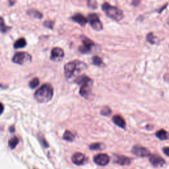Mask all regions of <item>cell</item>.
<instances>
[{
    "mask_svg": "<svg viewBox=\"0 0 169 169\" xmlns=\"http://www.w3.org/2000/svg\"><path fill=\"white\" fill-rule=\"evenodd\" d=\"M87 68L84 62L79 60H73L64 65V75L67 79H71L77 73L81 72Z\"/></svg>",
    "mask_w": 169,
    "mask_h": 169,
    "instance_id": "1",
    "label": "cell"
},
{
    "mask_svg": "<svg viewBox=\"0 0 169 169\" xmlns=\"http://www.w3.org/2000/svg\"><path fill=\"white\" fill-rule=\"evenodd\" d=\"M53 95V90L52 85L45 83L35 92V99L40 103H46L52 100Z\"/></svg>",
    "mask_w": 169,
    "mask_h": 169,
    "instance_id": "2",
    "label": "cell"
},
{
    "mask_svg": "<svg viewBox=\"0 0 169 169\" xmlns=\"http://www.w3.org/2000/svg\"><path fill=\"white\" fill-rule=\"evenodd\" d=\"M102 9L108 17L113 19V20L120 21L124 18L122 11L119 9L118 7L111 5L108 2H104L102 4Z\"/></svg>",
    "mask_w": 169,
    "mask_h": 169,
    "instance_id": "3",
    "label": "cell"
},
{
    "mask_svg": "<svg viewBox=\"0 0 169 169\" xmlns=\"http://www.w3.org/2000/svg\"><path fill=\"white\" fill-rule=\"evenodd\" d=\"M32 61V56L29 53L21 52H17L13 57V61L19 65L30 63Z\"/></svg>",
    "mask_w": 169,
    "mask_h": 169,
    "instance_id": "4",
    "label": "cell"
},
{
    "mask_svg": "<svg viewBox=\"0 0 169 169\" xmlns=\"http://www.w3.org/2000/svg\"><path fill=\"white\" fill-rule=\"evenodd\" d=\"M87 20L91 25L92 28L95 31H100L103 29V25L97 14L94 13L89 14Z\"/></svg>",
    "mask_w": 169,
    "mask_h": 169,
    "instance_id": "5",
    "label": "cell"
},
{
    "mask_svg": "<svg viewBox=\"0 0 169 169\" xmlns=\"http://www.w3.org/2000/svg\"><path fill=\"white\" fill-rule=\"evenodd\" d=\"M82 42L83 45L79 48V52L81 53H87L91 52L92 48L95 44L93 40H91L90 38L86 37V36H83Z\"/></svg>",
    "mask_w": 169,
    "mask_h": 169,
    "instance_id": "6",
    "label": "cell"
},
{
    "mask_svg": "<svg viewBox=\"0 0 169 169\" xmlns=\"http://www.w3.org/2000/svg\"><path fill=\"white\" fill-rule=\"evenodd\" d=\"M64 57V51L62 48L59 47L53 48L51 51L50 59L55 62H59L62 60Z\"/></svg>",
    "mask_w": 169,
    "mask_h": 169,
    "instance_id": "7",
    "label": "cell"
},
{
    "mask_svg": "<svg viewBox=\"0 0 169 169\" xmlns=\"http://www.w3.org/2000/svg\"><path fill=\"white\" fill-rule=\"evenodd\" d=\"M132 152L134 155L140 157H148V156L151 155V153L149 149H147L144 147L141 146V145H135L132 149Z\"/></svg>",
    "mask_w": 169,
    "mask_h": 169,
    "instance_id": "8",
    "label": "cell"
},
{
    "mask_svg": "<svg viewBox=\"0 0 169 169\" xmlns=\"http://www.w3.org/2000/svg\"><path fill=\"white\" fill-rule=\"evenodd\" d=\"M94 161L100 166H106L110 161V157L106 154H98L94 157Z\"/></svg>",
    "mask_w": 169,
    "mask_h": 169,
    "instance_id": "9",
    "label": "cell"
},
{
    "mask_svg": "<svg viewBox=\"0 0 169 169\" xmlns=\"http://www.w3.org/2000/svg\"><path fill=\"white\" fill-rule=\"evenodd\" d=\"M149 161L152 165L158 167V166H162L165 164V160L161 157L157 155H149Z\"/></svg>",
    "mask_w": 169,
    "mask_h": 169,
    "instance_id": "10",
    "label": "cell"
},
{
    "mask_svg": "<svg viewBox=\"0 0 169 169\" xmlns=\"http://www.w3.org/2000/svg\"><path fill=\"white\" fill-rule=\"evenodd\" d=\"M75 83L78 84L80 86H85V85H92L93 81L91 78L85 75H82L77 77L75 80Z\"/></svg>",
    "mask_w": 169,
    "mask_h": 169,
    "instance_id": "11",
    "label": "cell"
},
{
    "mask_svg": "<svg viewBox=\"0 0 169 169\" xmlns=\"http://www.w3.org/2000/svg\"><path fill=\"white\" fill-rule=\"evenodd\" d=\"M71 19L72 21L78 23L79 25H80L82 27L85 26V25L88 22L87 19L81 13H75L71 17Z\"/></svg>",
    "mask_w": 169,
    "mask_h": 169,
    "instance_id": "12",
    "label": "cell"
},
{
    "mask_svg": "<svg viewBox=\"0 0 169 169\" xmlns=\"http://www.w3.org/2000/svg\"><path fill=\"white\" fill-rule=\"evenodd\" d=\"M132 159L130 158L126 157L124 155H116L115 156L114 159V162L115 163L119 164L120 165L126 166V165H129L131 164Z\"/></svg>",
    "mask_w": 169,
    "mask_h": 169,
    "instance_id": "13",
    "label": "cell"
},
{
    "mask_svg": "<svg viewBox=\"0 0 169 169\" xmlns=\"http://www.w3.org/2000/svg\"><path fill=\"white\" fill-rule=\"evenodd\" d=\"M86 157L81 153H75L73 154L71 157V160L74 164L77 165H81L85 162Z\"/></svg>",
    "mask_w": 169,
    "mask_h": 169,
    "instance_id": "14",
    "label": "cell"
},
{
    "mask_svg": "<svg viewBox=\"0 0 169 169\" xmlns=\"http://www.w3.org/2000/svg\"><path fill=\"white\" fill-rule=\"evenodd\" d=\"M112 121L116 126H119L121 128H125L126 126V123L125 120L123 118L122 116L120 115H115L112 118Z\"/></svg>",
    "mask_w": 169,
    "mask_h": 169,
    "instance_id": "15",
    "label": "cell"
},
{
    "mask_svg": "<svg viewBox=\"0 0 169 169\" xmlns=\"http://www.w3.org/2000/svg\"><path fill=\"white\" fill-rule=\"evenodd\" d=\"M91 86L92 85H85V86H81L79 90L80 95L85 98L88 97L91 91Z\"/></svg>",
    "mask_w": 169,
    "mask_h": 169,
    "instance_id": "16",
    "label": "cell"
},
{
    "mask_svg": "<svg viewBox=\"0 0 169 169\" xmlns=\"http://www.w3.org/2000/svg\"><path fill=\"white\" fill-rule=\"evenodd\" d=\"M155 136L157 138H159L160 140H167L168 138L169 134L168 133V132L166 131V130H164V129H161L156 132Z\"/></svg>",
    "mask_w": 169,
    "mask_h": 169,
    "instance_id": "17",
    "label": "cell"
},
{
    "mask_svg": "<svg viewBox=\"0 0 169 169\" xmlns=\"http://www.w3.org/2000/svg\"><path fill=\"white\" fill-rule=\"evenodd\" d=\"M27 14L34 18L41 19L42 17V14L39 11L36 9H29L27 11Z\"/></svg>",
    "mask_w": 169,
    "mask_h": 169,
    "instance_id": "18",
    "label": "cell"
},
{
    "mask_svg": "<svg viewBox=\"0 0 169 169\" xmlns=\"http://www.w3.org/2000/svg\"><path fill=\"white\" fill-rule=\"evenodd\" d=\"M27 45V42L25 38H21L18 39L14 44V48H21L25 47Z\"/></svg>",
    "mask_w": 169,
    "mask_h": 169,
    "instance_id": "19",
    "label": "cell"
},
{
    "mask_svg": "<svg viewBox=\"0 0 169 169\" xmlns=\"http://www.w3.org/2000/svg\"><path fill=\"white\" fill-rule=\"evenodd\" d=\"M63 138L67 142H73L75 139V136L69 130H66L63 136Z\"/></svg>",
    "mask_w": 169,
    "mask_h": 169,
    "instance_id": "20",
    "label": "cell"
},
{
    "mask_svg": "<svg viewBox=\"0 0 169 169\" xmlns=\"http://www.w3.org/2000/svg\"><path fill=\"white\" fill-rule=\"evenodd\" d=\"M19 143V140L18 138H17V137H13V138L10 139L9 142H8V145H9V147L11 149H13L15 148Z\"/></svg>",
    "mask_w": 169,
    "mask_h": 169,
    "instance_id": "21",
    "label": "cell"
},
{
    "mask_svg": "<svg viewBox=\"0 0 169 169\" xmlns=\"http://www.w3.org/2000/svg\"><path fill=\"white\" fill-rule=\"evenodd\" d=\"M10 29V27L7 26L4 23L3 19L0 17V32L3 33H7L8 30Z\"/></svg>",
    "mask_w": 169,
    "mask_h": 169,
    "instance_id": "22",
    "label": "cell"
},
{
    "mask_svg": "<svg viewBox=\"0 0 169 169\" xmlns=\"http://www.w3.org/2000/svg\"><path fill=\"white\" fill-rule=\"evenodd\" d=\"M92 63L93 65H97V66H101L103 65V61L102 60V59L100 57L97 56V55H95L92 57Z\"/></svg>",
    "mask_w": 169,
    "mask_h": 169,
    "instance_id": "23",
    "label": "cell"
},
{
    "mask_svg": "<svg viewBox=\"0 0 169 169\" xmlns=\"http://www.w3.org/2000/svg\"><path fill=\"white\" fill-rule=\"evenodd\" d=\"M89 147L91 150H99V149H104V145L101 143H95L91 144Z\"/></svg>",
    "mask_w": 169,
    "mask_h": 169,
    "instance_id": "24",
    "label": "cell"
},
{
    "mask_svg": "<svg viewBox=\"0 0 169 169\" xmlns=\"http://www.w3.org/2000/svg\"><path fill=\"white\" fill-rule=\"evenodd\" d=\"M111 113H112V110H111L110 107L108 106H104V108H102V110H100V114L104 116H110Z\"/></svg>",
    "mask_w": 169,
    "mask_h": 169,
    "instance_id": "25",
    "label": "cell"
},
{
    "mask_svg": "<svg viewBox=\"0 0 169 169\" xmlns=\"http://www.w3.org/2000/svg\"><path fill=\"white\" fill-rule=\"evenodd\" d=\"M156 38H157V37L154 35V34L153 33H149L148 35H147V40L149 43H151L152 44L156 43Z\"/></svg>",
    "mask_w": 169,
    "mask_h": 169,
    "instance_id": "26",
    "label": "cell"
},
{
    "mask_svg": "<svg viewBox=\"0 0 169 169\" xmlns=\"http://www.w3.org/2000/svg\"><path fill=\"white\" fill-rule=\"evenodd\" d=\"M39 83H40L39 79L37 78V77H35V78L33 79L30 81L29 86L32 89H35L38 86V85H39Z\"/></svg>",
    "mask_w": 169,
    "mask_h": 169,
    "instance_id": "27",
    "label": "cell"
},
{
    "mask_svg": "<svg viewBox=\"0 0 169 169\" xmlns=\"http://www.w3.org/2000/svg\"><path fill=\"white\" fill-rule=\"evenodd\" d=\"M87 5L92 9H95L97 7V3L95 1H87Z\"/></svg>",
    "mask_w": 169,
    "mask_h": 169,
    "instance_id": "28",
    "label": "cell"
},
{
    "mask_svg": "<svg viewBox=\"0 0 169 169\" xmlns=\"http://www.w3.org/2000/svg\"><path fill=\"white\" fill-rule=\"evenodd\" d=\"M44 25L47 28L52 29L53 26V22H52V21H46L44 23Z\"/></svg>",
    "mask_w": 169,
    "mask_h": 169,
    "instance_id": "29",
    "label": "cell"
},
{
    "mask_svg": "<svg viewBox=\"0 0 169 169\" xmlns=\"http://www.w3.org/2000/svg\"><path fill=\"white\" fill-rule=\"evenodd\" d=\"M162 151H163L164 153L166 155H167L168 157H169V147H164L163 149H162Z\"/></svg>",
    "mask_w": 169,
    "mask_h": 169,
    "instance_id": "30",
    "label": "cell"
},
{
    "mask_svg": "<svg viewBox=\"0 0 169 169\" xmlns=\"http://www.w3.org/2000/svg\"><path fill=\"white\" fill-rule=\"evenodd\" d=\"M4 110V106H3V104L1 103V102H0V115H1L2 113H3Z\"/></svg>",
    "mask_w": 169,
    "mask_h": 169,
    "instance_id": "31",
    "label": "cell"
},
{
    "mask_svg": "<svg viewBox=\"0 0 169 169\" xmlns=\"http://www.w3.org/2000/svg\"><path fill=\"white\" fill-rule=\"evenodd\" d=\"M14 131H15V129H14L13 127H11L10 128V132H13Z\"/></svg>",
    "mask_w": 169,
    "mask_h": 169,
    "instance_id": "32",
    "label": "cell"
},
{
    "mask_svg": "<svg viewBox=\"0 0 169 169\" xmlns=\"http://www.w3.org/2000/svg\"><path fill=\"white\" fill-rule=\"evenodd\" d=\"M167 23H168V24L169 25V19H168V20H167Z\"/></svg>",
    "mask_w": 169,
    "mask_h": 169,
    "instance_id": "33",
    "label": "cell"
}]
</instances>
